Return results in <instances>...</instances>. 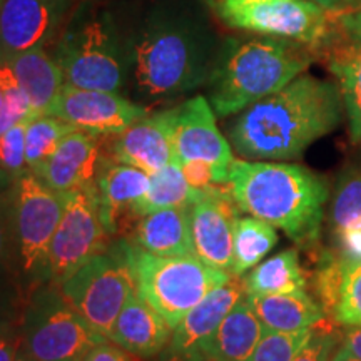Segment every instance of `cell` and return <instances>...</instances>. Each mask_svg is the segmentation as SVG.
Masks as SVG:
<instances>
[{
  "label": "cell",
  "mask_w": 361,
  "mask_h": 361,
  "mask_svg": "<svg viewBox=\"0 0 361 361\" xmlns=\"http://www.w3.org/2000/svg\"><path fill=\"white\" fill-rule=\"evenodd\" d=\"M126 90L147 107L206 85L216 54L209 32L192 16L156 8L126 35Z\"/></svg>",
  "instance_id": "obj_1"
},
{
  "label": "cell",
  "mask_w": 361,
  "mask_h": 361,
  "mask_svg": "<svg viewBox=\"0 0 361 361\" xmlns=\"http://www.w3.org/2000/svg\"><path fill=\"white\" fill-rule=\"evenodd\" d=\"M343 101L336 84L301 74L252 104L229 126V142L243 159L291 161L338 128Z\"/></svg>",
  "instance_id": "obj_2"
},
{
  "label": "cell",
  "mask_w": 361,
  "mask_h": 361,
  "mask_svg": "<svg viewBox=\"0 0 361 361\" xmlns=\"http://www.w3.org/2000/svg\"><path fill=\"white\" fill-rule=\"evenodd\" d=\"M228 188L243 213L281 229L298 247L318 245L329 194L322 176L300 164L234 159Z\"/></svg>",
  "instance_id": "obj_3"
},
{
  "label": "cell",
  "mask_w": 361,
  "mask_h": 361,
  "mask_svg": "<svg viewBox=\"0 0 361 361\" xmlns=\"http://www.w3.org/2000/svg\"><path fill=\"white\" fill-rule=\"evenodd\" d=\"M313 49L276 37L228 39L207 79V101L218 117L239 114L281 90L316 59Z\"/></svg>",
  "instance_id": "obj_4"
},
{
  "label": "cell",
  "mask_w": 361,
  "mask_h": 361,
  "mask_svg": "<svg viewBox=\"0 0 361 361\" xmlns=\"http://www.w3.org/2000/svg\"><path fill=\"white\" fill-rule=\"evenodd\" d=\"M66 84L123 94L128 87L126 35L109 11L80 2L52 44Z\"/></svg>",
  "instance_id": "obj_5"
},
{
  "label": "cell",
  "mask_w": 361,
  "mask_h": 361,
  "mask_svg": "<svg viewBox=\"0 0 361 361\" xmlns=\"http://www.w3.org/2000/svg\"><path fill=\"white\" fill-rule=\"evenodd\" d=\"M64 211V196L25 169L13 186L12 283L19 305L52 281L51 243Z\"/></svg>",
  "instance_id": "obj_6"
},
{
  "label": "cell",
  "mask_w": 361,
  "mask_h": 361,
  "mask_svg": "<svg viewBox=\"0 0 361 361\" xmlns=\"http://www.w3.org/2000/svg\"><path fill=\"white\" fill-rule=\"evenodd\" d=\"M117 241L134 276L135 290L173 329L207 293L233 278L196 255L157 256L130 245L126 238Z\"/></svg>",
  "instance_id": "obj_7"
},
{
  "label": "cell",
  "mask_w": 361,
  "mask_h": 361,
  "mask_svg": "<svg viewBox=\"0 0 361 361\" xmlns=\"http://www.w3.org/2000/svg\"><path fill=\"white\" fill-rule=\"evenodd\" d=\"M231 29L303 44L322 54L338 32L335 13L311 0H211Z\"/></svg>",
  "instance_id": "obj_8"
},
{
  "label": "cell",
  "mask_w": 361,
  "mask_h": 361,
  "mask_svg": "<svg viewBox=\"0 0 361 361\" xmlns=\"http://www.w3.org/2000/svg\"><path fill=\"white\" fill-rule=\"evenodd\" d=\"M24 348L37 361H82L106 340L72 308L59 283L40 286L22 308Z\"/></svg>",
  "instance_id": "obj_9"
},
{
  "label": "cell",
  "mask_w": 361,
  "mask_h": 361,
  "mask_svg": "<svg viewBox=\"0 0 361 361\" xmlns=\"http://www.w3.org/2000/svg\"><path fill=\"white\" fill-rule=\"evenodd\" d=\"M59 286L89 326L109 340L112 324L135 283L119 241L114 239L106 251L85 261Z\"/></svg>",
  "instance_id": "obj_10"
},
{
  "label": "cell",
  "mask_w": 361,
  "mask_h": 361,
  "mask_svg": "<svg viewBox=\"0 0 361 361\" xmlns=\"http://www.w3.org/2000/svg\"><path fill=\"white\" fill-rule=\"evenodd\" d=\"M62 196L64 211L51 243L54 283L64 281L85 261L106 251L114 241L101 218L94 184Z\"/></svg>",
  "instance_id": "obj_11"
},
{
  "label": "cell",
  "mask_w": 361,
  "mask_h": 361,
  "mask_svg": "<svg viewBox=\"0 0 361 361\" xmlns=\"http://www.w3.org/2000/svg\"><path fill=\"white\" fill-rule=\"evenodd\" d=\"M78 0H0V62L56 42Z\"/></svg>",
  "instance_id": "obj_12"
},
{
  "label": "cell",
  "mask_w": 361,
  "mask_h": 361,
  "mask_svg": "<svg viewBox=\"0 0 361 361\" xmlns=\"http://www.w3.org/2000/svg\"><path fill=\"white\" fill-rule=\"evenodd\" d=\"M149 112V107L123 94L66 84L49 116L59 117L75 129L106 137L123 133Z\"/></svg>",
  "instance_id": "obj_13"
},
{
  "label": "cell",
  "mask_w": 361,
  "mask_h": 361,
  "mask_svg": "<svg viewBox=\"0 0 361 361\" xmlns=\"http://www.w3.org/2000/svg\"><path fill=\"white\" fill-rule=\"evenodd\" d=\"M239 206L228 184H214L189 206L194 255L206 264L231 274L233 236Z\"/></svg>",
  "instance_id": "obj_14"
},
{
  "label": "cell",
  "mask_w": 361,
  "mask_h": 361,
  "mask_svg": "<svg viewBox=\"0 0 361 361\" xmlns=\"http://www.w3.org/2000/svg\"><path fill=\"white\" fill-rule=\"evenodd\" d=\"M171 135L176 161H206L229 179L233 146L218 129L216 112L204 96H194L171 109Z\"/></svg>",
  "instance_id": "obj_15"
},
{
  "label": "cell",
  "mask_w": 361,
  "mask_h": 361,
  "mask_svg": "<svg viewBox=\"0 0 361 361\" xmlns=\"http://www.w3.org/2000/svg\"><path fill=\"white\" fill-rule=\"evenodd\" d=\"M106 137L109 139L104 154L114 161L146 171L147 174H154L174 159L171 109L149 112L123 133Z\"/></svg>",
  "instance_id": "obj_16"
},
{
  "label": "cell",
  "mask_w": 361,
  "mask_h": 361,
  "mask_svg": "<svg viewBox=\"0 0 361 361\" xmlns=\"http://www.w3.org/2000/svg\"><path fill=\"white\" fill-rule=\"evenodd\" d=\"M149 184L151 174L146 171L114 161L101 151L94 188L101 218L114 239L121 233V226L126 223V219L133 216L134 206L146 196Z\"/></svg>",
  "instance_id": "obj_17"
},
{
  "label": "cell",
  "mask_w": 361,
  "mask_h": 361,
  "mask_svg": "<svg viewBox=\"0 0 361 361\" xmlns=\"http://www.w3.org/2000/svg\"><path fill=\"white\" fill-rule=\"evenodd\" d=\"M99 156L101 135L74 129L35 174L59 194L78 191L94 184Z\"/></svg>",
  "instance_id": "obj_18"
},
{
  "label": "cell",
  "mask_w": 361,
  "mask_h": 361,
  "mask_svg": "<svg viewBox=\"0 0 361 361\" xmlns=\"http://www.w3.org/2000/svg\"><path fill=\"white\" fill-rule=\"evenodd\" d=\"M245 286L238 278H231L209 291L202 300L189 310L174 328L168 348L201 360V351L213 338L226 314L245 296Z\"/></svg>",
  "instance_id": "obj_19"
},
{
  "label": "cell",
  "mask_w": 361,
  "mask_h": 361,
  "mask_svg": "<svg viewBox=\"0 0 361 361\" xmlns=\"http://www.w3.org/2000/svg\"><path fill=\"white\" fill-rule=\"evenodd\" d=\"M173 331L168 322L134 288L112 324L109 340L137 358L149 360L168 348Z\"/></svg>",
  "instance_id": "obj_20"
},
{
  "label": "cell",
  "mask_w": 361,
  "mask_h": 361,
  "mask_svg": "<svg viewBox=\"0 0 361 361\" xmlns=\"http://www.w3.org/2000/svg\"><path fill=\"white\" fill-rule=\"evenodd\" d=\"M130 245L157 256L194 255L189 207H168L135 219L124 236Z\"/></svg>",
  "instance_id": "obj_21"
},
{
  "label": "cell",
  "mask_w": 361,
  "mask_h": 361,
  "mask_svg": "<svg viewBox=\"0 0 361 361\" xmlns=\"http://www.w3.org/2000/svg\"><path fill=\"white\" fill-rule=\"evenodd\" d=\"M336 78L343 106L350 121L351 139L361 146V37L338 27L335 37L322 51Z\"/></svg>",
  "instance_id": "obj_22"
},
{
  "label": "cell",
  "mask_w": 361,
  "mask_h": 361,
  "mask_svg": "<svg viewBox=\"0 0 361 361\" xmlns=\"http://www.w3.org/2000/svg\"><path fill=\"white\" fill-rule=\"evenodd\" d=\"M8 66L17 84L29 99L32 116H49L66 85L61 67L47 47H37L12 57Z\"/></svg>",
  "instance_id": "obj_23"
},
{
  "label": "cell",
  "mask_w": 361,
  "mask_h": 361,
  "mask_svg": "<svg viewBox=\"0 0 361 361\" xmlns=\"http://www.w3.org/2000/svg\"><path fill=\"white\" fill-rule=\"evenodd\" d=\"M266 331L293 333L322 323L328 316L306 290L278 295H246Z\"/></svg>",
  "instance_id": "obj_24"
},
{
  "label": "cell",
  "mask_w": 361,
  "mask_h": 361,
  "mask_svg": "<svg viewBox=\"0 0 361 361\" xmlns=\"http://www.w3.org/2000/svg\"><path fill=\"white\" fill-rule=\"evenodd\" d=\"M266 333L263 323L247 303L246 295L226 314L223 323L201 351L202 358L247 361Z\"/></svg>",
  "instance_id": "obj_25"
},
{
  "label": "cell",
  "mask_w": 361,
  "mask_h": 361,
  "mask_svg": "<svg viewBox=\"0 0 361 361\" xmlns=\"http://www.w3.org/2000/svg\"><path fill=\"white\" fill-rule=\"evenodd\" d=\"M246 295H278L306 290L305 271L300 263V252L296 247L284 250L271 256L251 269L243 279Z\"/></svg>",
  "instance_id": "obj_26"
},
{
  "label": "cell",
  "mask_w": 361,
  "mask_h": 361,
  "mask_svg": "<svg viewBox=\"0 0 361 361\" xmlns=\"http://www.w3.org/2000/svg\"><path fill=\"white\" fill-rule=\"evenodd\" d=\"M202 196V191H197L189 186L184 178L180 164L173 159L164 168L151 174L149 191L142 200L134 206L133 216L135 219L152 211L168 209V207H189Z\"/></svg>",
  "instance_id": "obj_27"
},
{
  "label": "cell",
  "mask_w": 361,
  "mask_h": 361,
  "mask_svg": "<svg viewBox=\"0 0 361 361\" xmlns=\"http://www.w3.org/2000/svg\"><path fill=\"white\" fill-rule=\"evenodd\" d=\"M278 245V233L274 226L258 218H239L233 236L231 276L241 278L266 258V255Z\"/></svg>",
  "instance_id": "obj_28"
},
{
  "label": "cell",
  "mask_w": 361,
  "mask_h": 361,
  "mask_svg": "<svg viewBox=\"0 0 361 361\" xmlns=\"http://www.w3.org/2000/svg\"><path fill=\"white\" fill-rule=\"evenodd\" d=\"M71 124L54 116H34L27 121L25 129V164L27 169L37 173L45 161L54 154L59 144L71 130Z\"/></svg>",
  "instance_id": "obj_29"
},
{
  "label": "cell",
  "mask_w": 361,
  "mask_h": 361,
  "mask_svg": "<svg viewBox=\"0 0 361 361\" xmlns=\"http://www.w3.org/2000/svg\"><path fill=\"white\" fill-rule=\"evenodd\" d=\"M16 179V176L0 169V300L20 306L12 283V211Z\"/></svg>",
  "instance_id": "obj_30"
},
{
  "label": "cell",
  "mask_w": 361,
  "mask_h": 361,
  "mask_svg": "<svg viewBox=\"0 0 361 361\" xmlns=\"http://www.w3.org/2000/svg\"><path fill=\"white\" fill-rule=\"evenodd\" d=\"M361 223V168L348 169L338 180L331 204L335 234Z\"/></svg>",
  "instance_id": "obj_31"
},
{
  "label": "cell",
  "mask_w": 361,
  "mask_h": 361,
  "mask_svg": "<svg viewBox=\"0 0 361 361\" xmlns=\"http://www.w3.org/2000/svg\"><path fill=\"white\" fill-rule=\"evenodd\" d=\"M343 263L345 258L338 251H322L318 255V264L313 276V290L324 314L331 318L335 313L338 296H340Z\"/></svg>",
  "instance_id": "obj_32"
},
{
  "label": "cell",
  "mask_w": 361,
  "mask_h": 361,
  "mask_svg": "<svg viewBox=\"0 0 361 361\" xmlns=\"http://www.w3.org/2000/svg\"><path fill=\"white\" fill-rule=\"evenodd\" d=\"M331 319L343 326H361V261L343 263L340 296Z\"/></svg>",
  "instance_id": "obj_33"
},
{
  "label": "cell",
  "mask_w": 361,
  "mask_h": 361,
  "mask_svg": "<svg viewBox=\"0 0 361 361\" xmlns=\"http://www.w3.org/2000/svg\"><path fill=\"white\" fill-rule=\"evenodd\" d=\"M313 328L293 333L266 331L247 361H293L298 351L310 340Z\"/></svg>",
  "instance_id": "obj_34"
},
{
  "label": "cell",
  "mask_w": 361,
  "mask_h": 361,
  "mask_svg": "<svg viewBox=\"0 0 361 361\" xmlns=\"http://www.w3.org/2000/svg\"><path fill=\"white\" fill-rule=\"evenodd\" d=\"M343 333L333 324L331 318L323 319L311 331L310 340L298 351L293 361H331L340 348Z\"/></svg>",
  "instance_id": "obj_35"
},
{
  "label": "cell",
  "mask_w": 361,
  "mask_h": 361,
  "mask_svg": "<svg viewBox=\"0 0 361 361\" xmlns=\"http://www.w3.org/2000/svg\"><path fill=\"white\" fill-rule=\"evenodd\" d=\"M20 316V306L0 300V361H16L24 345Z\"/></svg>",
  "instance_id": "obj_36"
},
{
  "label": "cell",
  "mask_w": 361,
  "mask_h": 361,
  "mask_svg": "<svg viewBox=\"0 0 361 361\" xmlns=\"http://www.w3.org/2000/svg\"><path fill=\"white\" fill-rule=\"evenodd\" d=\"M30 119V117H29ZM27 119V121H29ZM27 121L16 124L0 135V169L19 176L27 169L25 164V129Z\"/></svg>",
  "instance_id": "obj_37"
},
{
  "label": "cell",
  "mask_w": 361,
  "mask_h": 361,
  "mask_svg": "<svg viewBox=\"0 0 361 361\" xmlns=\"http://www.w3.org/2000/svg\"><path fill=\"white\" fill-rule=\"evenodd\" d=\"M29 117H34L29 99L19 84H13L4 90V104L0 107V135Z\"/></svg>",
  "instance_id": "obj_38"
},
{
  "label": "cell",
  "mask_w": 361,
  "mask_h": 361,
  "mask_svg": "<svg viewBox=\"0 0 361 361\" xmlns=\"http://www.w3.org/2000/svg\"><path fill=\"white\" fill-rule=\"evenodd\" d=\"M180 169L189 186L197 191H206L214 184H228V178L206 161H188L179 162Z\"/></svg>",
  "instance_id": "obj_39"
},
{
  "label": "cell",
  "mask_w": 361,
  "mask_h": 361,
  "mask_svg": "<svg viewBox=\"0 0 361 361\" xmlns=\"http://www.w3.org/2000/svg\"><path fill=\"white\" fill-rule=\"evenodd\" d=\"M141 358L129 353L124 348H121L119 345H116L111 340H102L97 343L96 346L89 350V353L84 356L82 361H139Z\"/></svg>",
  "instance_id": "obj_40"
},
{
  "label": "cell",
  "mask_w": 361,
  "mask_h": 361,
  "mask_svg": "<svg viewBox=\"0 0 361 361\" xmlns=\"http://www.w3.org/2000/svg\"><path fill=\"white\" fill-rule=\"evenodd\" d=\"M336 251L348 261H361V223L335 234Z\"/></svg>",
  "instance_id": "obj_41"
},
{
  "label": "cell",
  "mask_w": 361,
  "mask_h": 361,
  "mask_svg": "<svg viewBox=\"0 0 361 361\" xmlns=\"http://www.w3.org/2000/svg\"><path fill=\"white\" fill-rule=\"evenodd\" d=\"M333 13L340 29L361 37V0H346L345 6Z\"/></svg>",
  "instance_id": "obj_42"
},
{
  "label": "cell",
  "mask_w": 361,
  "mask_h": 361,
  "mask_svg": "<svg viewBox=\"0 0 361 361\" xmlns=\"http://www.w3.org/2000/svg\"><path fill=\"white\" fill-rule=\"evenodd\" d=\"M340 348L361 361V326H346Z\"/></svg>",
  "instance_id": "obj_43"
},
{
  "label": "cell",
  "mask_w": 361,
  "mask_h": 361,
  "mask_svg": "<svg viewBox=\"0 0 361 361\" xmlns=\"http://www.w3.org/2000/svg\"><path fill=\"white\" fill-rule=\"evenodd\" d=\"M159 361H201L194 356L184 355V353H178V351H173L169 348H166L162 353L159 355Z\"/></svg>",
  "instance_id": "obj_44"
},
{
  "label": "cell",
  "mask_w": 361,
  "mask_h": 361,
  "mask_svg": "<svg viewBox=\"0 0 361 361\" xmlns=\"http://www.w3.org/2000/svg\"><path fill=\"white\" fill-rule=\"evenodd\" d=\"M311 2L318 4V6L328 8V11H331V12H336V11H340L343 6H345L346 0H311Z\"/></svg>",
  "instance_id": "obj_45"
},
{
  "label": "cell",
  "mask_w": 361,
  "mask_h": 361,
  "mask_svg": "<svg viewBox=\"0 0 361 361\" xmlns=\"http://www.w3.org/2000/svg\"><path fill=\"white\" fill-rule=\"evenodd\" d=\"M331 361H360V360H356V358H353V356L351 355H348L346 353V351H343L341 348H338L336 350V353L333 355V358H331Z\"/></svg>",
  "instance_id": "obj_46"
},
{
  "label": "cell",
  "mask_w": 361,
  "mask_h": 361,
  "mask_svg": "<svg viewBox=\"0 0 361 361\" xmlns=\"http://www.w3.org/2000/svg\"><path fill=\"white\" fill-rule=\"evenodd\" d=\"M16 361H37V360H35L34 356L30 355L29 351H27V350L24 348V345H22V348H20V351H19V355H17Z\"/></svg>",
  "instance_id": "obj_47"
},
{
  "label": "cell",
  "mask_w": 361,
  "mask_h": 361,
  "mask_svg": "<svg viewBox=\"0 0 361 361\" xmlns=\"http://www.w3.org/2000/svg\"><path fill=\"white\" fill-rule=\"evenodd\" d=\"M2 104H4V89L2 85H0V107H2Z\"/></svg>",
  "instance_id": "obj_48"
},
{
  "label": "cell",
  "mask_w": 361,
  "mask_h": 361,
  "mask_svg": "<svg viewBox=\"0 0 361 361\" xmlns=\"http://www.w3.org/2000/svg\"><path fill=\"white\" fill-rule=\"evenodd\" d=\"M201 361H221V360H214V358H202Z\"/></svg>",
  "instance_id": "obj_49"
}]
</instances>
